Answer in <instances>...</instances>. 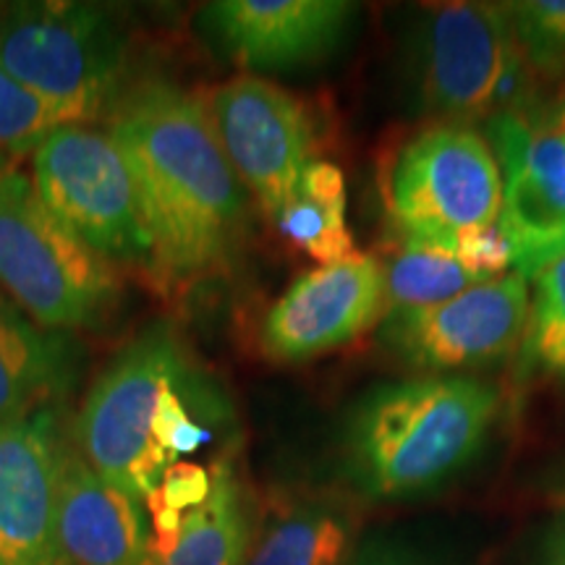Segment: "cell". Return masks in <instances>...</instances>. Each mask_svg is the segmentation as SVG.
Returning a JSON list of instances; mask_svg holds the SVG:
<instances>
[{"label": "cell", "instance_id": "25", "mask_svg": "<svg viewBox=\"0 0 565 565\" xmlns=\"http://www.w3.org/2000/svg\"><path fill=\"white\" fill-rule=\"evenodd\" d=\"M210 487L212 475L207 466L175 461L173 466H168L166 477H162V482L154 492L160 494V500L168 508L186 513L207 500Z\"/></svg>", "mask_w": 565, "mask_h": 565}, {"label": "cell", "instance_id": "23", "mask_svg": "<svg viewBox=\"0 0 565 565\" xmlns=\"http://www.w3.org/2000/svg\"><path fill=\"white\" fill-rule=\"evenodd\" d=\"M511 24L529 66L540 74L565 71V0H534L508 6Z\"/></svg>", "mask_w": 565, "mask_h": 565}, {"label": "cell", "instance_id": "21", "mask_svg": "<svg viewBox=\"0 0 565 565\" xmlns=\"http://www.w3.org/2000/svg\"><path fill=\"white\" fill-rule=\"evenodd\" d=\"M92 113L84 105L51 100L0 68V173L11 171L9 162L38 147L63 126L89 121Z\"/></svg>", "mask_w": 565, "mask_h": 565}, {"label": "cell", "instance_id": "17", "mask_svg": "<svg viewBox=\"0 0 565 565\" xmlns=\"http://www.w3.org/2000/svg\"><path fill=\"white\" fill-rule=\"evenodd\" d=\"M356 519L322 498H286L252 536L246 565H341L351 553Z\"/></svg>", "mask_w": 565, "mask_h": 565}, {"label": "cell", "instance_id": "11", "mask_svg": "<svg viewBox=\"0 0 565 565\" xmlns=\"http://www.w3.org/2000/svg\"><path fill=\"white\" fill-rule=\"evenodd\" d=\"M492 141L505 168L503 221L519 275H534L565 249V131L553 118L494 116Z\"/></svg>", "mask_w": 565, "mask_h": 565}, {"label": "cell", "instance_id": "3", "mask_svg": "<svg viewBox=\"0 0 565 565\" xmlns=\"http://www.w3.org/2000/svg\"><path fill=\"white\" fill-rule=\"evenodd\" d=\"M0 296L61 333L105 320L121 296L113 263L63 228L13 168L0 173Z\"/></svg>", "mask_w": 565, "mask_h": 565}, {"label": "cell", "instance_id": "10", "mask_svg": "<svg viewBox=\"0 0 565 565\" xmlns=\"http://www.w3.org/2000/svg\"><path fill=\"white\" fill-rule=\"evenodd\" d=\"M524 275H498L437 307L395 312L387 343L422 370H454L503 359L526 333Z\"/></svg>", "mask_w": 565, "mask_h": 565}, {"label": "cell", "instance_id": "9", "mask_svg": "<svg viewBox=\"0 0 565 565\" xmlns=\"http://www.w3.org/2000/svg\"><path fill=\"white\" fill-rule=\"evenodd\" d=\"M521 53L508 9L487 3L437 6L419 38L424 105L445 118L494 113L500 82Z\"/></svg>", "mask_w": 565, "mask_h": 565}, {"label": "cell", "instance_id": "24", "mask_svg": "<svg viewBox=\"0 0 565 565\" xmlns=\"http://www.w3.org/2000/svg\"><path fill=\"white\" fill-rule=\"evenodd\" d=\"M454 254L466 270L477 275L479 280L498 278L508 265H513V249L505 231L498 223L471 225L456 233Z\"/></svg>", "mask_w": 565, "mask_h": 565}, {"label": "cell", "instance_id": "12", "mask_svg": "<svg viewBox=\"0 0 565 565\" xmlns=\"http://www.w3.org/2000/svg\"><path fill=\"white\" fill-rule=\"evenodd\" d=\"M383 312V263L353 252L294 280L265 317L263 349L275 362H307L356 341Z\"/></svg>", "mask_w": 565, "mask_h": 565}, {"label": "cell", "instance_id": "16", "mask_svg": "<svg viewBox=\"0 0 565 565\" xmlns=\"http://www.w3.org/2000/svg\"><path fill=\"white\" fill-rule=\"evenodd\" d=\"M76 343L0 296V424L55 408L76 383Z\"/></svg>", "mask_w": 565, "mask_h": 565}, {"label": "cell", "instance_id": "7", "mask_svg": "<svg viewBox=\"0 0 565 565\" xmlns=\"http://www.w3.org/2000/svg\"><path fill=\"white\" fill-rule=\"evenodd\" d=\"M32 183L66 231L108 263L150 270L152 246L129 168L108 134L63 126L32 154Z\"/></svg>", "mask_w": 565, "mask_h": 565}, {"label": "cell", "instance_id": "8", "mask_svg": "<svg viewBox=\"0 0 565 565\" xmlns=\"http://www.w3.org/2000/svg\"><path fill=\"white\" fill-rule=\"evenodd\" d=\"M210 121L238 181L278 217L312 162V113L278 84L244 74L212 92Z\"/></svg>", "mask_w": 565, "mask_h": 565}, {"label": "cell", "instance_id": "27", "mask_svg": "<svg viewBox=\"0 0 565 565\" xmlns=\"http://www.w3.org/2000/svg\"><path fill=\"white\" fill-rule=\"evenodd\" d=\"M550 118H553V121H555L557 126H561V129L565 131V108H563L561 113H557V116H550Z\"/></svg>", "mask_w": 565, "mask_h": 565}, {"label": "cell", "instance_id": "15", "mask_svg": "<svg viewBox=\"0 0 565 565\" xmlns=\"http://www.w3.org/2000/svg\"><path fill=\"white\" fill-rule=\"evenodd\" d=\"M145 500L110 484L79 454H63L58 540L66 565H147Z\"/></svg>", "mask_w": 565, "mask_h": 565}, {"label": "cell", "instance_id": "1", "mask_svg": "<svg viewBox=\"0 0 565 565\" xmlns=\"http://www.w3.org/2000/svg\"><path fill=\"white\" fill-rule=\"evenodd\" d=\"M108 137L129 168L160 282H189L223 267L244 231L242 181L200 97L166 79L116 97Z\"/></svg>", "mask_w": 565, "mask_h": 565}, {"label": "cell", "instance_id": "26", "mask_svg": "<svg viewBox=\"0 0 565 565\" xmlns=\"http://www.w3.org/2000/svg\"><path fill=\"white\" fill-rule=\"evenodd\" d=\"M555 565H565V540L561 542V547H557V555H555Z\"/></svg>", "mask_w": 565, "mask_h": 565}, {"label": "cell", "instance_id": "4", "mask_svg": "<svg viewBox=\"0 0 565 565\" xmlns=\"http://www.w3.org/2000/svg\"><path fill=\"white\" fill-rule=\"evenodd\" d=\"M168 322H152L105 366L82 404L74 437L79 456L110 484L145 500L158 490L171 458L152 437L160 393L189 370Z\"/></svg>", "mask_w": 565, "mask_h": 565}, {"label": "cell", "instance_id": "18", "mask_svg": "<svg viewBox=\"0 0 565 565\" xmlns=\"http://www.w3.org/2000/svg\"><path fill=\"white\" fill-rule=\"evenodd\" d=\"M207 500L183 513L173 550L147 565H246L252 547V500L228 458L210 466Z\"/></svg>", "mask_w": 565, "mask_h": 565}, {"label": "cell", "instance_id": "2", "mask_svg": "<svg viewBox=\"0 0 565 565\" xmlns=\"http://www.w3.org/2000/svg\"><path fill=\"white\" fill-rule=\"evenodd\" d=\"M494 412L498 395L475 380L385 387L353 416V469L380 498L429 490L477 454Z\"/></svg>", "mask_w": 565, "mask_h": 565}, {"label": "cell", "instance_id": "13", "mask_svg": "<svg viewBox=\"0 0 565 565\" xmlns=\"http://www.w3.org/2000/svg\"><path fill=\"white\" fill-rule=\"evenodd\" d=\"M63 454L55 408L0 424V565H66L58 540Z\"/></svg>", "mask_w": 565, "mask_h": 565}, {"label": "cell", "instance_id": "5", "mask_svg": "<svg viewBox=\"0 0 565 565\" xmlns=\"http://www.w3.org/2000/svg\"><path fill=\"white\" fill-rule=\"evenodd\" d=\"M0 68L51 100L100 113L118 97L126 40L95 6L6 3L0 6Z\"/></svg>", "mask_w": 565, "mask_h": 565}, {"label": "cell", "instance_id": "22", "mask_svg": "<svg viewBox=\"0 0 565 565\" xmlns=\"http://www.w3.org/2000/svg\"><path fill=\"white\" fill-rule=\"evenodd\" d=\"M534 309L526 320V359L565 374V249L534 275Z\"/></svg>", "mask_w": 565, "mask_h": 565}, {"label": "cell", "instance_id": "20", "mask_svg": "<svg viewBox=\"0 0 565 565\" xmlns=\"http://www.w3.org/2000/svg\"><path fill=\"white\" fill-rule=\"evenodd\" d=\"M385 312H414L437 307L454 296L482 282L458 263V257L440 244L406 238L401 252L383 265Z\"/></svg>", "mask_w": 565, "mask_h": 565}, {"label": "cell", "instance_id": "6", "mask_svg": "<svg viewBox=\"0 0 565 565\" xmlns=\"http://www.w3.org/2000/svg\"><path fill=\"white\" fill-rule=\"evenodd\" d=\"M383 194L404 238L450 252L458 231L498 223L503 207L490 147L456 124L433 126L406 141L383 173Z\"/></svg>", "mask_w": 565, "mask_h": 565}, {"label": "cell", "instance_id": "19", "mask_svg": "<svg viewBox=\"0 0 565 565\" xmlns=\"http://www.w3.org/2000/svg\"><path fill=\"white\" fill-rule=\"evenodd\" d=\"M275 221L288 242L320 265H335L356 252L345 225L343 173L328 160L309 162L291 200L282 204Z\"/></svg>", "mask_w": 565, "mask_h": 565}, {"label": "cell", "instance_id": "14", "mask_svg": "<svg viewBox=\"0 0 565 565\" xmlns=\"http://www.w3.org/2000/svg\"><path fill=\"white\" fill-rule=\"evenodd\" d=\"M353 6L343 0H221L204 6V30L238 66H307L343 40Z\"/></svg>", "mask_w": 565, "mask_h": 565}]
</instances>
